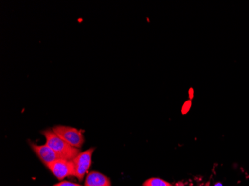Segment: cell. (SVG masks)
Instances as JSON below:
<instances>
[{"label":"cell","mask_w":249,"mask_h":186,"mask_svg":"<svg viewBox=\"0 0 249 186\" xmlns=\"http://www.w3.org/2000/svg\"><path fill=\"white\" fill-rule=\"evenodd\" d=\"M143 186H173V185L168 183L166 180H162L160 178H153L149 179V180H145V183L142 185Z\"/></svg>","instance_id":"52a82bcc"},{"label":"cell","mask_w":249,"mask_h":186,"mask_svg":"<svg viewBox=\"0 0 249 186\" xmlns=\"http://www.w3.org/2000/svg\"><path fill=\"white\" fill-rule=\"evenodd\" d=\"M50 171L58 180H64L70 176H75V168L73 161L59 159L47 166Z\"/></svg>","instance_id":"3957f363"},{"label":"cell","mask_w":249,"mask_h":186,"mask_svg":"<svg viewBox=\"0 0 249 186\" xmlns=\"http://www.w3.org/2000/svg\"><path fill=\"white\" fill-rule=\"evenodd\" d=\"M53 131L65 142L74 148L80 149L85 142L83 134L80 130L68 126L56 125L53 127Z\"/></svg>","instance_id":"7a4b0ae2"},{"label":"cell","mask_w":249,"mask_h":186,"mask_svg":"<svg viewBox=\"0 0 249 186\" xmlns=\"http://www.w3.org/2000/svg\"><path fill=\"white\" fill-rule=\"evenodd\" d=\"M32 150L45 166H48L54 161L61 159L58 153H55L51 148L47 145H37L31 144Z\"/></svg>","instance_id":"5b68a950"},{"label":"cell","mask_w":249,"mask_h":186,"mask_svg":"<svg viewBox=\"0 0 249 186\" xmlns=\"http://www.w3.org/2000/svg\"><path fill=\"white\" fill-rule=\"evenodd\" d=\"M53 186H82L81 185L77 184V183H71L68 181H62L58 184L54 185Z\"/></svg>","instance_id":"ba28073f"},{"label":"cell","mask_w":249,"mask_h":186,"mask_svg":"<svg viewBox=\"0 0 249 186\" xmlns=\"http://www.w3.org/2000/svg\"><path fill=\"white\" fill-rule=\"evenodd\" d=\"M42 134L46 138V145L58 153L61 159L72 160L81 153L80 150L67 143L52 129L45 130Z\"/></svg>","instance_id":"6da1fadb"},{"label":"cell","mask_w":249,"mask_h":186,"mask_svg":"<svg viewBox=\"0 0 249 186\" xmlns=\"http://www.w3.org/2000/svg\"><path fill=\"white\" fill-rule=\"evenodd\" d=\"M85 186H111V182L103 173L91 171L87 175Z\"/></svg>","instance_id":"8992f818"},{"label":"cell","mask_w":249,"mask_h":186,"mask_svg":"<svg viewBox=\"0 0 249 186\" xmlns=\"http://www.w3.org/2000/svg\"><path fill=\"white\" fill-rule=\"evenodd\" d=\"M95 148L81 152L75 159H72L75 168V176L79 181H82L86 174L87 171L92 164V156L94 152Z\"/></svg>","instance_id":"277c9868"}]
</instances>
